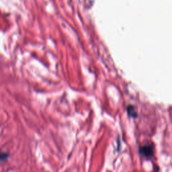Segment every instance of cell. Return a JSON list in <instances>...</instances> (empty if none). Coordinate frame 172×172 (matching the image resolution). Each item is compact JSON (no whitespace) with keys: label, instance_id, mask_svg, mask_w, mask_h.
Instances as JSON below:
<instances>
[{"label":"cell","instance_id":"obj_1","mask_svg":"<svg viewBox=\"0 0 172 172\" xmlns=\"http://www.w3.org/2000/svg\"><path fill=\"white\" fill-rule=\"evenodd\" d=\"M140 152L144 157H152L153 155V145L151 143H147L142 145L140 148Z\"/></svg>","mask_w":172,"mask_h":172},{"label":"cell","instance_id":"obj_2","mask_svg":"<svg viewBox=\"0 0 172 172\" xmlns=\"http://www.w3.org/2000/svg\"><path fill=\"white\" fill-rule=\"evenodd\" d=\"M9 157V154L6 152H0V161H4L7 160Z\"/></svg>","mask_w":172,"mask_h":172}]
</instances>
